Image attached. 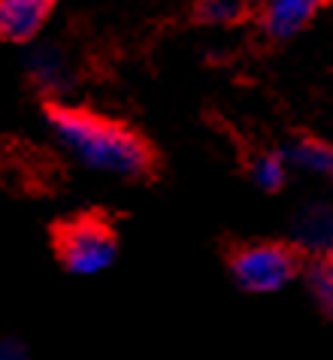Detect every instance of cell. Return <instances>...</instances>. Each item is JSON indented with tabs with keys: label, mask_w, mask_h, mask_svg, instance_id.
Segmentation results:
<instances>
[{
	"label": "cell",
	"mask_w": 333,
	"mask_h": 360,
	"mask_svg": "<svg viewBox=\"0 0 333 360\" xmlns=\"http://www.w3.org/2000/svg\"><path fill=\"white\" fill-rule=\"evenodd\" d=\"M52 134L82 167L109 176H143L151 155L137 134L100 115L82 112V109L55 106L49 112Z\"/></svg>",
	"instance_id": "obj_1"
},
{
	"label": "cell",
	"mask_w": 333,
	"mask_h": 360,
	"mask_svg": "<svg viewBox=\"0 0 333 360\" xmlns=\"http://www.w3.org/2000/svg\"><path fill=\"white\" fill-rule=\"evenodd\" d=\"M297 255L279 243H251L230 257V273L237 285L249 294H276L297 276Z\"/></svg>",
	"instance_id": "obj_2"
},
{
	"label": "cell",
	"mask_w": 333,
	"mask_h": 360,
	"mask_svg": "<svg viewBox=\"0 0 333 360\" xmlns=\"http://www.w3.org/2000/svg\"><path fill=\"white\" fill-rule=\"evenodd\" d=\"M58 255L73 276H97L113 266L118 255V243L103 221L82 218L67 224L58 233Z\"/></svg>",
	"instance_id": "obj_3"
},
{
	"label": "cell",
	"mask_w": 333,
	"mask_h": 360,
	"mask_svg": "<svg viewBox=\"0 0 333 360\" xmlns=\"http://www.w3.org/2000/svg\"><path fill=\"white\" fill-rule=\"evenodd\" d=\"M321 6L325 0H260V25L270 37L288 39L300 34Z\"/></svg>",
	"instance_id": "obj_4"
},
{
	"label": "cell",
	"mask_w": 333,
	"mask_h": 360,
	"mask_svg": "<svg viewBox=\"0 0 333 360\" xmlns=\"http://www.w3.org/2000/svg\"><path fill=\"white\" fill-rule=\"evenodd\" d=\"M55 0H0V39L22 43L46 25Z\"/></svg>",
	"instance_id": "obj_5"
},
{
	"label": "cell",
	"mask_w": 333,
	"mask_h": 360,
	"mask_svg": "<svg viewBox=\"0 0 333 360\" xmlns=\"http://www.w3.org/2000/svg\"><path fill=\"white\" fill-rule=\"evenodd\" d=\"M27 67H30V76L37 79V85L46 88V91H58L70 79L67 55L61 52L58 46H37L34 52H30Z\"/></svg>",
	"instance_id": "obj_6"
},
{
	"label": "cell",
	"mask_w": 333,
	"mask_h": 360,
	"mask_svg": "<svg viewBox=\"0 0 333 360\" xmlns=\"http://www.w3.org/2000/svg\"><path fill=\"white\" fill-rule=\"evenodd\" d=\"M297 239L315 255L333 252V209H306L297 218Z\"/></svg>",
	"instance_id": "obj_7"
},
{
	"label": "cell",
	"mask_w": 333,
	"mask_h": 360,
	"mask_svg": "<svg viewBox=\"0 0 333 360\" xmlns=\"http://www.w3.org/2000/svg\"><path fill=\"white\" fill-rule=\"evenodd\" d=\"M285 161L312 176L333 179V146L321 143V139H297L285 152Z\"/></svg>",
	"instance_id": "obj_8"
},
{
	"label": "cell",
	"mask_w": 333,
	"mask_h": 360,
	"mask_svg": "<svg viewBox=\"0 0 333 360\" xmlns=\"http://www.w3.org/2000/svg\"><path fill=\"white\" fill-rule=\"evenodd\" d=\"M285 176H288L285 155L260 152L255 161H251V179H255V185L264 188V191H279L282 182H285Z\"/></svg>",
	"instance_id": "obj_9"
},
{
	"label": "cell",
	"mask_w": 333,
	"mask_h": 360,
	"mask_svg": "<svg viewBox=\"0 0 333 360\" xmlns=\"http://www.w3.org/2000/svg\"><path fill=\"white\" fill-rule=\"evenodd\" d=\"M309 291L318 300V306L327 315H333V264L330 261H315L309 266Z\"/></svg>",
	"instance_id": "obj_10"
},
{
	"label": "cell",
	"mask_w": 333,
	"mask_h": 360,
	"mask_svg": "<svg viewBox=\"0 0 333 360\" xmlns=\"http://www.w3.org/2000/svg\"><path fill=\"white\" fill-rule=\"evenodd\" d=\"M200 15L212 25L237 22L242 15V0H203V4H200Z\"/></svg>",
	"instance_id": "obj_11"
},
{
	"label": "cell",
	"mask_w": 333,
	"mask_h": 360,
	"mask_svg": "<svg viewBox=\"0 0 333 360\" xmlns=\"http://www.w3.org/2000/svg\"><path fill=\"white\" fill-rule=\"evenodd\" d=\"M0 360H27V352L18 339H0Z\"/></svg>",
	"instance_id": "obj_12"
},
{
	"label": "cell",
	"mask_w": 333,
	"mask_h": 360,
	"mask_svg": "<svg viewBox=\"0 0 333 360\" xmlns=\"http://www.w3.org/2000/svg\"><path fill=\"white\" fill-rule=\"evenodd\" d=\"M330 264H333V252H330Z\"/></svg>",
	"instance_id": "obj_13"
}]
</instances>
